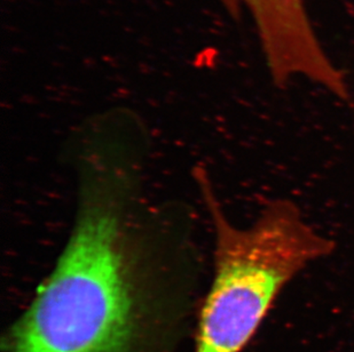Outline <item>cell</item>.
Listing matches in <instances>:
<instances>
[{
    "label": "cell",
    "mask_w": 354,
    "mask_h": 352,
    "mask_svg": "<svg viewBox=\"0 0 354 352\" xmlns=\"http://www.w3.org/2000/svg\"><path fill=\"white\" fill-rule=\"evenodd\" d=\"M137 186L108 153L82 166L71 237L12 329L10 352H132L151 249L134 214Z\"/></svg>",
    "instance_id": "1"
},
{
    "label": "cell",
    "mask_w": 354,
    "mask_h": 352,
    "mask_svg": "<svg viewBox=\"0 0 354 352\" xmlns=\"http://www.w3.org/2000/svg\"><path fill=\"white\" fill-rule=\"evenodd\" d=\"M296 277L283 249L254 236L214 247V273L201 311L195 352H241L288 282Z\"/></svg>",
    "instance_id": "2"
},
{
    "label": "cell",
    "mask_w": 354,
    "mask_h": 352,
    "mask_svg": "<svg viewBox=\"0 0 354 352\" xmlns=\"http://www.w3.org/2000/svg\"><path fill=\"white\" fill-rule=\"evenodd\" d=\"M232 17L250 14L257 29L273 83L284 87L301 76L335 93L344 75L331 62L317 39L304 0H218Z\"/></svg>",
    "instance_id": "3"
}]
</instances>
